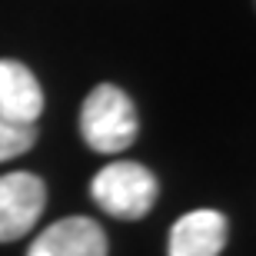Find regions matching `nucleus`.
Listing matches in <instances>:
<instances>
[{"label":"nucleus","mask_w":256,"mask_h":256,"mask_svg":"<svg viewBox=\"0 0 256 256\" xmlns=\"http://www.w3.org/2000/svg\"><path fill=\"white\" fill-rule=\"evenodd\" d=\"M37 143V124H14L0 114V163L27 153Z\"/></svg>","instance_id":"nucleus-7"},{"label":"nucleus","mask_w":256,"mask_h":256,"mask_svg":"<svg viewBox=\"0 0 256 256\" xmlns=\"http://www.w3.org/2000/svg\"><path fill=\"white\" fill-rule=\"evenodd\" d=\"M0 114L14 124H37L44 114V90L20 60H0Z\"/></svg>","instance_id":"nucleus-6"},{"label":"nucleus","mask_w":256,"mask_h":256,"mask_svg":"<svg viewBox=\"0 0 256 256\" xmlns=\"http://www.w3.org/2000/svg\"><path fill=\"white\" fill-rule=\"evenodd\" d=\"M27 256H106V233L90 216H66L44 230Z\"/></svg>","instance_id":"nucleus-4"},{"label":"nucleus","mask_w":256,"mask_h":256,"mask_svg":"<svg viewBox=\"0 0 256 256\" xmlns=\"http://www.w3.org/2000/svg\"><path fill=\"white\" fill-rule=\"evenodd\" d=\"M44 203H47V186L40 176L24 170L0 176V243L27 236L44 213Z\"/></svg>","instance_id":"nucleus-3"},{"label":"nucleus","mask_w":256,"mask_h":256,"mask_svg":"<svg viewBox=\"0 0 256 256\" xmlns=\"http://www.w3.org/2000/svg\"><path fill=\"white\" fill-rule=\"evenodd\" d=\"M136 110L114 84H100L80 106V133L96 153H120L136 140Z\"/></svg>","instance_id":"nucleus-1"},{"label":"nucleus","mask_w":256,"mask_h":256,"mask_svg":"<svg viewBox=\"0 0 256 256\" xmlns=\"http://www.w3.org/2000/svg\"><path fill=\"white\" fill-rule=\"evenodd\" d=\"M156 190L160 183L146 166L130 160L106 163L104 170L94 176L90 193H94L96 206L106 210L110 216L120 220H140L150 213V206L156 203Z\"/></svg>","instance_id":"nucleus-2"},{"label":"nucleus","mask_w":256,"mask_h":256,"mask_svg":"<svg viewBox=\"0 0 256 256\" xmlns=\"http://www.w3.org/2000/svg\"><path fill=\"white\" fill-rule=\"evenodd\" d=\"M226 246V216L216 210H193L170 230V256H220Z\"/></svg>","instance_id":"nucleus-5"}]
</instances>
